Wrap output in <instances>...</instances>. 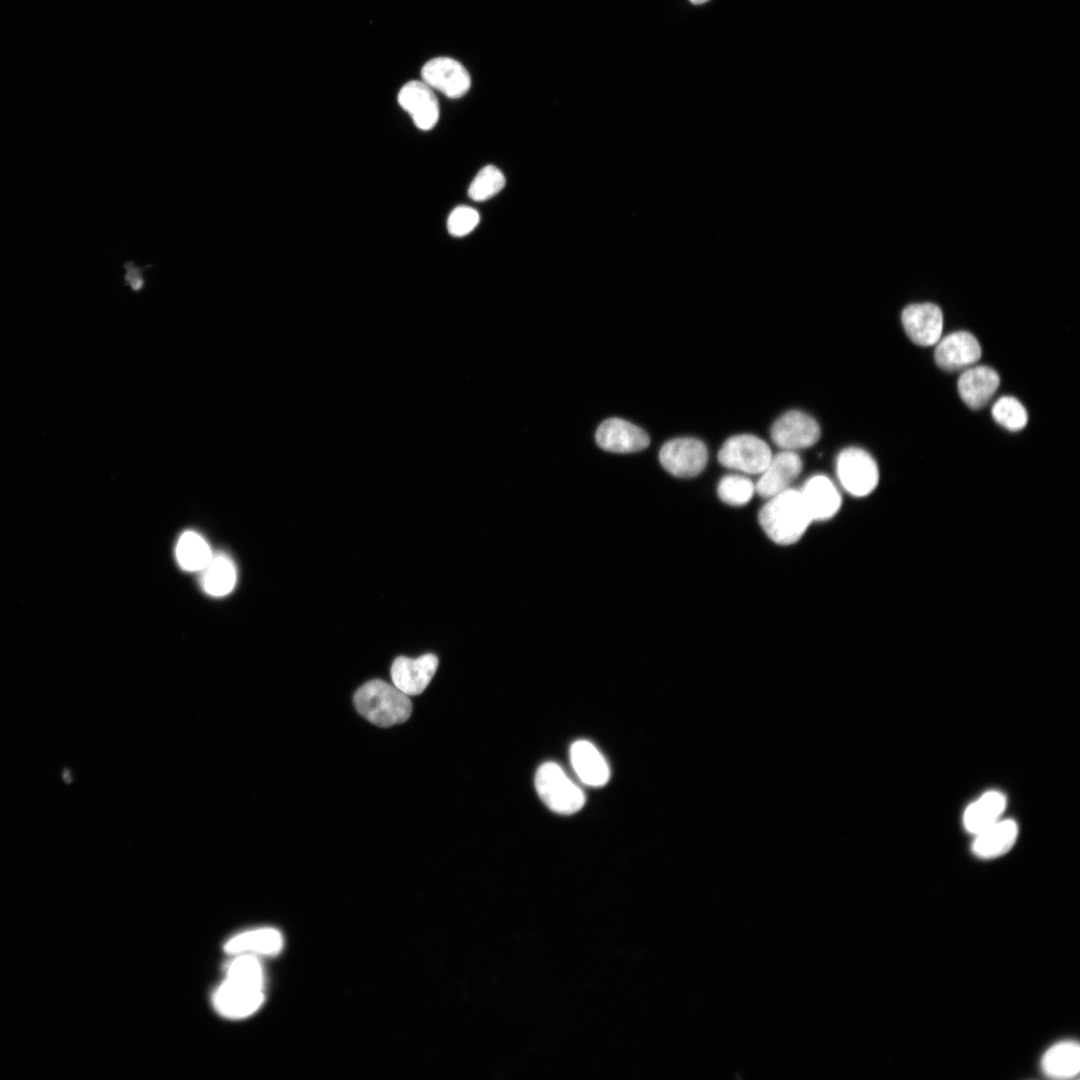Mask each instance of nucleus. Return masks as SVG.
I'll use <instances>...</instances> for the list:
<instances>
[{"mask_svg":"<svg viewBox=\"0 0 1080 1080\" xmlns=\"http://www.w3.org/2000/svg\"><path fill=\"white\" fill-rule=\"evenodd\" d=\"M759 512V524L776 544L798 542L813 522L799 489L789 488L767 498Z\"/></svg>","mask_w":1080,"mask_h":1080,"instance_id":"1","label":"nucleus"},{"mask_svg":"<svg viewBox=\"0 0 1080 1080\" xmlns=\"http://www.w3.org/2000/svg\"><path fill=\"white\" fill-rule=\"evenodd\" d=\"M354 704L364 718L381 727L403 723L412 712L408 695L379 679L361 686L354 694Z\"/></svg>","mask_w":1080,"mask_h":1080,"instance_id":"2","label":"nucleus"},{"mask_svg":"<svg viewBox=\"0 0 1080 1080\" xmlns=\"http://www.w3.org/2000/svg\"><path fill=\"white\" fill-rule=\"evenodd\" d=\"M535 787L542 801L556 813L573 814L585 803L583 791L554 762H546L538 768Z\"/></svg>","mask_w":1080,"mask_h":1080,"instance_id":"3","label":"nucleus"},{"mask_svg":"<svg viewBox=\"0 0 1080 1080\" xmlns=\"http://www.w3.org/2000/svg\"><path fill=\"white\" fill-rule=\"evenodd\" d=\"M223 1017L242 1019L254 1014L264 1002L263 983L226 976L212 997Z\"/></svg>","mask_w":1080,"mask_h":1080,"instance_id":"4","label":"nucleus"},{"mask_svg":"<svg viewBox=\"0 0 1080 1080\" xmlns=\"http://www.w3.org/2000/svg\"><path fill=\"white\" fill-rule=\"evenodd\" d=\"M836 475L841 486L855 497L869 495L879 482L876 461L866 450L858 447L845 448L838 454Z\"/></svg>","mask_w":1080,"mask_h":1080,"instance_id":"5","label":"nucleus"},{"mask_svg":"<svg viewBox=\"0 0 1080 1080\" xmlns=\"http://www.w3.org/2000/svg\"><path fill=\"white\" fill-rule=\"evenodd\" d=\"M772 457L768 444L751 434L729 437L718 452V461L728 469L744 474H760Z\"/></svg>","mask_w":1080,"mask_h":1080,"instance_id":"6","label":"nucleus"},{"mask_svg":"<svg viewBox=\"0 0 1080 1080\" xmlns=\"http://www.w3.org/2000/svg\"><path fill=\"white\" fill-rule=\"evenodd\" d=\"M708 461L705 444L696 438L682 437L666 442L659 451V462L671 475L691 478L700 474Z\"/></svg>","mask_w":1080,"mask_h":1080,"instance_id":"7","label":"nucleus"},{"mask_svg":"<svg viewBox=\"0 0 1080 1080\" xmlns=\"http://www.w3.org/2000/svg\"><path fill=\"white\" fill-rule=\"evenodd\" d=\"M770 435L778 447L795 451L817 443L821 430L813 417L799 410H791L773 423Z\"/></svg>","mask_w":1080,"mask_h":1080,"instance_id":"8","label":"nucleus"},{"mask_svg":"<svg viewBox=\"0 0 1080 1080\" xmlns=\"http://www.w3.org/2000/svg\"><path fill=\"white\" fill-rule=\"evenodd\" d=\"M421 77L430 88L449 98L465 95L471 86V78L466 68L450 57H436L426 62L422 67Z\"/></svg>","mask_w":1080,"mask_h":1080,"instance_id":"9","label":"nucleus"},{"mask_svg":"<svg viewBox=\"0 0 1080 1080\" xmlns=\"http://www.w3.org/2000/svg\"><path fill=\"white\" fill-rule=\"evenodd\" d=\"M936 364L947 371L964 370L973 366L981 357L982 350L977 338L968 331H956L936 343Z\"/></svg>","mask_w":1080,"mask_h":1080,"instance_id":"10","label":"nucleus"},{"mask_svg":"<svg viewBox=\"0 0 1080 1080\" xmlns=\"http://www.w3.org/2000/svg\"><path fill=\"white\" fill-rule=\"evenodd\" d=\"M901 322L907 336L917 345H934L942 336L943 314L936 304L908 305L901 314Z\"/></svg>","mask_w":1080,"mask_h":1080,"instance_id":"11","label":"nucleus"},{"mask_svg":"<svg viewBox=\"0 0 1080 1080\" xmlns=\"http://www.w3.org/2000/svg\"><path fill=\"white\" fill-rule=\"evenodd\" d=\"M597 445L608 452L632 453L645 449L650 438L640 427L621 418H609L596 430Z\"/></svg>","mask_w":1080,"mask_h":1080,"instance_id":"12","label":"nucleus"},{"mask_svg":"<svg viewBox=\"0 0 1080 1080\" xmlns=\"http://www.w3.org/2000/svg\"><path fill=\"white\" fill-rule=\"evenodd\" d=\"M438 667L434 654L418 658L397 657L391 666L393 685L408 696L421 694L430 683Z\"/></svg>","mask_w":1080,"mask_h":1080,"instance_id":"13","label":"nucleus"},{"mask_svg":"<svg viewBox=\"0 0 1080 1080\" xmlns=\"http://www.w3.org/2000/svg\"><path fill=\"white\" fill-rule=\"evenodd\" d=\"M399 105L421 130L432 129L439 119V104L432 88L422 80L407 82L398 93Z\"/></svg>","mask_w":1080,"mask_h":1080,"instance_id":"14","label":"nucleus"},{"mask_svg":"<svg viewBox=\"0 0 1080 1080\" xmlns=\"http://www.w3.org/2000/svg\"><path fill=\"white\" fill-rule=\"evenodd\" d=\"M802 460L796 451L783 450L772 455L755 484L756 493L769 498L791 488L802 470Z\"/></svg>","mask_w":1080,"mask_h":1080,"instance_id":"15","label":"nucleus"},{"mask_svg":"<svg viewBox=\"0 0 1080 1080\" xmlns=\"http://www.w3.org/2000/svg\"><path fill=\"white\" fill-rule=\"evenodd\" d=\"M799 491L813 522L833 518L841 507L840 492L826 475L810 477Z\"/></svg>","mask_w":1080,"mask_h":1080,"instance_id":"16","label":"nucleus"},{"mask_svg":"<svg viewBox=\"0 0 1080 1080\" xmlns=\"http://www.w3.org/2000/svg\"><path fill=\"white\" fill-rule=\"evenodd\" d=\"M1000 384L998 373L989 366H971L961 373L957 387L963 402L972 409L985 406Z\"/></svg>","mask_w":1080,"mask_h":1080,"instance_id":"17","label":"nucleus"},{"mask_svg":"<svg viewBox=\"0 0 1080 1080\" xmlns=\"http://www.w3.org/2000/svg\"><path fill=\"white\" fill-rule=\"evenodd\" d=\"M572 766L586 785L600 787L610 778L607 762L598 749L586 740L574 742L570 748Z\"/></svg>","mask_w":1080,"mask_h":1080,"instance_id":"18","label":"nucleus"},{"mask_svg":"<svg viewBox=\"0 0 1080 1080\" xmlns=\"http://www.w3.org/2000/svg\"><path fill=\"white\" fill-rule=\"evenodd\" d=\"M283 947L281 933L274 928H258L241 932L230 938L224 945L228 954H250L274 956Z\"/></svg>","mask_w":1080,"mask_h":1080,"instance_id":"19","label":"nucleus"},{"mask_svg":"<svg viewBox=\"0 0 1080 1080\" xmlns=\"http://www.w3.org/2000/svg\"><path fill=\"white\" fill-rule=\"evenodd\" d=\"M1017 836L1018 825L1014 820H998L976 834L972 851L977 857L983 859L999 857L1013 847Z\"/></svg>","mask_w":1080,"mask_h":1080,"instance_id":"20","label":"nucleus"},{"mask_svg":"<svg viewBox=\"0 0 1080 1080\" xmlns=\"http://www.w3.org/2000/svg\"><path fill=\"white\" fill-rule=\"evenodd\" d=\"M1006 807V797L999 791H988L971 803L963 815L965 829L977 834L999 820Z\"/></svg>","mask_w":1080,"mask_h":1080,"instance_id":"21","label":"nucleus"},{"mask_svg":"<svg viewBox=\"0 0 1080 1080\" xmlns=\"http://www.w3.org/2000/svg\"><path fill=\"white\" fill-rule=\"evenodd\" d=\"M1043 1071L1053 1078H1072L1080 1069L1079 1045L1072 1041L1060 1042L1044 1054Z\"/></svg>","mask_w":1080,"mask_h":1080,"instance_id":"22","label":"nucleus"},{"mask_svg":"<svg viewBox=\"0 0 1080 1080\" xmlns=\"http://www.w3.org/2000/svg\"><path fill=\"white\" fill-rule=\"evenodd\" d=\"M202 574L204 590L212 595L221 597L230 593L236 583V569L233 561L225 554H213Z\"/></svg>","mask_w":1080,"mask_h":1080,"instance_id":"23","label":"nucleus"},{"mask_svg":"<svg viewBox=\"0 0 1080 1080\" xmlns=\"http://www.w3.org/2000/svg\"><path fill=\"white\" fill-rule=\"evenodd\" d=\"M213 553L208 543L194 531L181 535L176 546L179 565L187 571H200L209 563Z\"/></svg>","mask_w":1080,"mask_h":1080,"instance_id":"24","label":"nucleus"},{"mask_svg":"<svg viewBox=\"0 0 1080 1080\" xmlns=\"http://www.w3.org/2000/svg\"><path fill=\"white\" fill-rule=\"evenodd\" d=\"M756 493L755 484L741 474L726 475L718 483L717 495L727 505L743 506Z\"/></svg>","mask_w":1080,"mask_h":1080,"instance_id":"25","label":"nucleus"},{"mask_svg":"<svg viewBox=\"0 0 1080 1080\" xmlns=\"http://www.w3.org/2000/svg\"><path fill=\"white\" fill-rule=\"evenodd\" d=\"M994 420L1010 431L1023 429L1028 421V414L1024 405L1015 397L1003 396L992 407Z\"/></svg>","mask_w":1080,"mask_h":1080,"instance_id":"26","label":"nucleus"},{"mask_svg":"<svg viewBox=\"0 0 1080 1080\" xmlns=\"http://www.w3.org/2000/svg\"><path fill=\"white\" fill-rule=\"evenodd\" d=\"M503 173L495 166L483 167L472 180L468 196L474 201H484L495 196L505 186Z\"/></svg>","mask_w":1080,"mask_h":1080,"instance_id":"27","label":"nucleus"},{"mask_svg":"<svg viewBox=\"0 0 1080 1080\" xmlns=\"http://www.w3.org/2000/svg\"><path fill=\"white\" fill-rule=\"evenodd\" d=\"M480 221L477 210L469 206H458L448 216L447 229L454 237H463L472 232Z\"/></svg>","mask_w":1080,"mask_h":1080,"instance_id":"28","label":"nucleus"},{"mask_svg":"<svg viewBox=\"0 0 1080 1080\" xmlns=\"http://www.w3.org/2000/svg\"><path fill=\"white\" fill-rule=\"evenodd\" d=\"M125 269L124 283L125 285L135 293L141 292L146 285L145 271L152 267L151 264L147 266L139 267L134 261H126L123 264Z\"/></svg>","mask_w":1080,"mask_h":1080,"instance_id":"29","label":"nucleus"},{"mask_svg":"<svg viewBox=\"0 0 1080 1080\" xmlns=\"http://www.w3.org/2000/svg\"><path fill=\"white\" fill-rule=\"evenodd\" d=\"M689 1L694 5H700V4H703V3H705V2H707L709 0H689Z\"/></svg>","mask_w":1080,"mask_h":1080,"instance_id":"30","label":"nucleus"}]
</instances>
